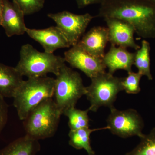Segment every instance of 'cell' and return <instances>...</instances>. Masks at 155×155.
<instances>
[{
    "label": "cell",
    "mask_w": 155,
    "mask_h": 155,
    "mask_svg": "<svg viewBox=\"0 0 155 155\" xmlns=\"http://www.w3.org/2000/svg\"><path fill=\"white\" fill-rule=\"evenodd\" d=\"M107 122L111 133L121 138L137 136L140 138L144 135V122L134 109L119 110L114 107L111 108Z\"/></svg>",
    "instance_id": "52a82bcc"
},
{
    "label": "cell",
    "mask_w": 155,
    "mask_h": 155,
    "mask_svg": "<svg viewBox=\"0 0 155 155\" xmlns=\"http://www.w3.org/2000/svg\"><path fill=\"white\" fill-rule=\"evenodd\" d=\"M48 17L56 22L57 27L62 31L71 46L77 44L94 18L88 13L80 15L68 11L50 13L48 14Z\"/></svg>",
    "instance_id": "ba28073f"
},
{
    "label": "cell",
    "mask_w": 155,
    "mask_h": 155,
    "mask_svg": "<svg viewBox=\"0 0 155 155\" xmlns=\"http://www.w3.org/2000/svg\"><path fill=\"white\" fill-rule=\"evenodd\" d=\"M147 1H148V2H150L152 4H154V5H155V0H147Z\"/></svg>",
    "instance_id": "484cf974"
},
{
    "label": "cell",
    "mask_w": 155,
    "mask_h": 155,
    "mask_svg": "<svg viewBox=\"0 0 155 155\" xmlns=\"http://www.w3.org/2000/svg\"><path fill=\"white\" fill-rule=\"evenodd\" d=\"M17 4L25 15L35 14L41 10L45 0H12Z\"/></svg>",
    "instance_id": "7402d4cb"
},
{
    "label": "cell",
    "mask_w": 155,
    "mask_h": 155,
    "mask_svg": "<svg viewBox=\"0 0 155 155\" xmlns=\"http://www.w3.org/2000/svg\"><path fill=\"white\" fill-rule=\"evenodd\" d=\"M149 43L146 40H143L141 46L137 50L135 53L134 65L138 69L139 73L143 76H147L150 80L153 79L150 71V61Z\"/></svg>",
    "instance_id": "ac0fdd59"
},
{
    "label": "cell",
    "mask_w": 155,
    "mask_h": 155,
    "mask_svg": "<svg viewBox=\"0 0 155 155\" xmlns=\"http://www.w3.org/2000/svg\"><path fill=\"white\" fill-rule=\"evenodd\" d=\"M109 31V42L111 45L125 48H132L136 50L140 48L134 38V28L128 22L114 18L104 19Z\"/></svg>",
    "instance_id": "30bf717a"
},
{
    "label": "cell",
    "mask_w": 155,
    "mask_h": 155,
    "mask_svg": "<svg viewBox=\"0 0 155 155\" xmlns=\"http://www.w3.org/2000/svg\"><path fill=\"white\" fill-rule=\"evenodd\" d=\"M104 0H75L78 8H81L93 4H101Z\"/></svg>",
    "instance_id": "cb8c5ba5"
},
{
    "label": "cell",
    "mask_w": 155,
    "mask_h": 155,
    "mask_svg": "<svg viewBox=\"0 0 155 155\" xmlns=\"http://www.w3.org/2000/svg\"><path fill=\"white\" fill-rule=\"evenodd\" d=\"M89 109L84 110H79L75 107L68 108L64 111L63 115L68 119V125L70 130H74L89 127Z\"/></svg>",
    "instance_id": "d6986e66"
},
{
    "label": "cell",
    "mask_w": 155,
    "mask_h": 155,
    "mask_svg": "<svg viewBox=\"0 0 155 155\" xmlns=\"http://www.w3.org/2000/svg\"><path fill=\"white\" fill-rule=\"evenodd\" d=\"M134 57L135 53L130 52L125 48L117 47L111 45L109 51L105 54L103 60L108 69V72L114 75L119 69H123L127 72L132 71Z\"/></svg>",
    "instance_id": "5bb4252c"
},
{
    "label": "cell",
    "mask_w": 155,
    "mask_h": 155,
    "mask_svg": "<svg viewBox=\"0 0 155 155\" xmlns=\"http://www.w3.org/2000/svg\"><path fill=\"white\" fill-rule=\"evenodd\" d=\"M62 115L53 98L45 100L23 121L26 134L38 140L52 137Z\"/></svg>",
    "instance_id": "277c9868"
},
{
    "label": "cell",
    "mask_w": 155,
    "mask_h": 155,
    "mask_svg": "<svg viewBox=\"0 0 155 155\" xmlns=\"http://www.w3.org/2000/svg\"><path fill=\"white\" fill-rule=\"evenodd\" d=\"M86 92V87L80 74L64 64L56 76L53 97L62 115L66 109L75 107L78 100Z\"/></svg>",
    "instance_id": "5b68a950"
},
{
    "label": "cell",
    "mask_w": 155,
    "mask_h": 155,
    "mask_svg": "<svg viewBox=\"0 0 155 155\" xmlns=\"http://www.w3.org/2000/svg\"><path fill=\"white\" fill-rule=\"evenodd\" d=\"M105 129H109V127L107 126L95 129H90L88 127L70 130L68 134L69 138V144L75 149L85 150L88 155H96L91 144V134L94 131Z\"/></svg>",
    "instance_id": "e0dca14e"
},
{
    "label": "cell",
    "mask_w": 155,
    "mask_h": 155,
    "mask_svg": "<svg viewBox=\"0 0 155 155\" xmlns=\"http://www.w3.org/2000/svg\"><path fill=\"white\" fill-rule=\"evenodd\" d=\"M140 139L138 144L125 155H155V127Z\"/></svg>",
    "instance_id": "ffe728a7"
},
{
    "label": "cell",
    "mask_w": 155,
    "mask_h": 155,
    "mask_svg": "<svg viewBox=\"0 0 155 155\" xmlns=\"http://www.w3.org/2000/svg\"><path fill=\"white\" fill-rule=\"evenodd\" d=\"M26 33L31 38L41 45L46 53L54 54L58 49L71 46L62 31L57 26L42 29L27 28Z\"/></svg>",
    "instance_id": "8fae6325"
},
{
    "label": "cell",
    "mask_w": 155,
    "mask_h": 155,
    "mask_svg": "<svg viewBox=\"0 0 155 155\" xmlns=\"http://www.w3.org/2000/svg\"><path fill=\"white\" fill-rule=\"evenodd\" d=\"M64 58L71 67L79 69L91 79L106 72L103 59L90 54L78 45L65 52Z\"/></svg>",
    "instance_id": "9c48e42d"
},
{
    "label": "cell",
    "mask_w": 155,
    "mask_h": 155,
    "mask_svg": "<svg viewBox=\"0 0 155 155\" xmlns=\"http://www.w3.org/2000/svg\"><path fill=\"white\" fill-rule=\"evenodd\" d=\"M40 149L38 140L26 134L0 150V155H36Z\"/></svg>",
    "instance_id": "2e32d148"
},
{
    "label": "cell",
    "mask_w": 155,
    "mask_h": 155,
    "mask_svg": "<svg viewBox=\"0 0 155 155\" xmlns=\"http://www.w3.org/2000/svg\"><path fill=\"white\" fill-rule=\"evenodd\" d=\"M8 106L5 98L0 95V134L7 124L8 119Z\"/></svg>",
    "instance_id": "603a6c76"
},
{
    "label": "cell",
    "mask_w": 155,
    "mask_h": 155,
    "mask_svg": "<svg viewBox=\"0 0 155 155\" xmlns=\"http://www.w3.org/2000/svg\"><path fill=\"white\" fill-rule=\"evenodd\" d=\"M98 16L121 19L144 38L155 37V5L147 0H104Z\"/></svg>",
    "instance_id": "6da1fadb"
},
{
    "label": "cell",
    "mask_w": 155,
    "mask_h": 155,
    "mask_svg": "<svg viewBox=\"0 0 155 155\" xmlns=\"http://www.w3.org/2000/svg\"><path fill=\"white\" fill-rule=\"evenodd\" d=\"M89 86L86 87V96L90 106V111L96 112L101 107H114L119 92L123 91L122 78L105 72L91 79Z\"/></svg>",
    "instance_id": "8992f818"
},
{
    "label": "cell",
    "mask_w": 155,
    "mask_h": 155,
    "mask_svg": "<svg viewBox=\"0 0 155 155\" xmlns=\"http://www.w3.org/2000/svg\"><path fill=\"white\" fill-rule=\"evenodd\" d=\"M109 41L107 27L96 26L84 34L77 45L90 54L103 59L105 49Z\"/></svg>",
    "instance_id": "7c38bea8"
},
{
    "label": "cell",
    "mask_w": 155,
    "mask_h": 155,
    "mask_svg": "<svg viewBox=\"0 0 155 155\" xmlns=\"http://www.w3.org/2000/svg\"><path fill=\"white\" fill-rule=\"evenodd\" d=\"M65 62L61 56L41 52L27 44L21 47L20 59L15 68L22 76L28 78L45 77L48 73L57 76Z\"/></svg>",
    "instance_id": "3957f363"
},
{
    "label": "cell",
    "mask_w": 155,
    "mask_h": 155,
    "mask_svg": "<svg viewBox=\"0 0 155 155\" xmlns=\"http://www.w3.org/2000/svg\"><path fill=\"white\" fill-rule=\"evenodd\" d=\"M4 0H0V25H2V20L3 10H4Z\"/></svg>",
    "instance_id": "d4e9b609"
},
{
    "label": "cell",
    "mask_w": 155,
    "mask_h": 155,
    "mask_svg": "<svg viewBox=\"0 0 155 155\" xmlns=\"http://www.w3.org/2000/svg\"><path fill=\"white\" fill-rule=\"evenodd\" d=\"M143 75L140 73L131 71L127 72V77L122 78L123 90L129 94H137L141 91L140 82Z\"/></svg>",
    "instance_id": "44dd1931"
},
{
    "label": "cell",
    "mask_w": 155,
    "mask_h": 155,
    "mask_svg": "<svg viewBox=\"0 0 155 155\" xmlns=\"http://www.w3.org/2000/svg\"><path fill=\"white\" fill-rule=\"evenodd\" d=\"M23 80L15 67L0 63V95L13 98Z\"/></svg>",
    "instance_id": "9a60e30c"
},
{
    "label": "cell",
    "mask_w": 155,
    "mask_h": 155,
    "mask_svg": "<svg viewBox=\"0 0 155 155\" xmlns=\"http://www.w3.org/2000/svg\"><path fill=\"white\" fill-rule=\"evenodd\" d=\"M55 78H31L23 80L13 97V105L19 119L23 121L35 108L45 100L54 97Z\"/></svg>",
    "instance_id": "7a4b0ae2"
},
{
    "label": "cell",
    "mask_w": 155,
    "mask_h": 155,
    "mask_svg": "<svg viewBox=\"0 0 155 155\" xmlns=\"http://www.w3.org/2000/svg\"><path fill=\"white\" fill-rule=\"evenodd\" d=\"M2 25L8 37L22 35L26 33L27 27L24 21L23 11L17 4L9 0H4Z\"/></svg>",
    "instance_id": "4fadbf2b"
}]
</instances>
